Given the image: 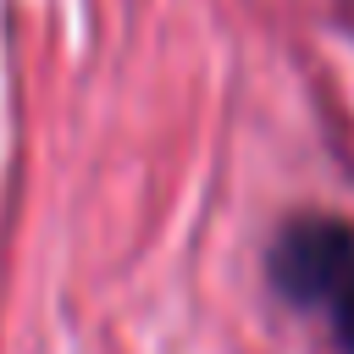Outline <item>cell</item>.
I'll use <instances>...</instances> for the list:
<instances>
[{"mask_svg":"<svg viewBox=\"0 0 354 354\" xmlns=\"http://www.w3.org/2000/svg\"><path fill=\"white\" fill-rule=\"evenodd\" d=\"M271 288L299 304L304 315H321L332 343L354 354V227L337 216H293L266 254Z\"/></svg>","mask_w":354,"mask_h":354,"instance_id":"1","label":"cell"}]
</instances>
